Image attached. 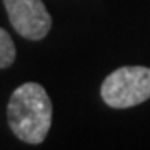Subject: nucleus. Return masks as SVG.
Returning <instances> with one entry per match:
<instances>
[{
    "label": "nucleus",
    "instance_id": "obj_1",
    "mask_svg": "<svg viewBox=\"0 0 150 150\" xmlns=\"http://www.w3.org/2000/svg\"><path fill=\"white\" fill-rule=\"evenodd\" d=\"M7 117L12 132L25 144H42L52 125V102L42 85L27 82L13 90Z\"/></svg>",
    "mask_w": 150,
    "mask_h": 150
},
{
    "label": "nucleus",
    "instance_id": "obj_2",
    "mask_svg": "<svg viewBox=\"0 0 150 150\" xmlns=\"http://www.w3.org/2000/svg\"><path fill=\"white\" fill-rule=\"evenodd\" d=\"M100 95L112 108H129L150 98V69L142 65H127L105 77Z\"/></svg>",
    "mask_w": 150,
    "mask_h": 150
},
{
    "label": "nucleus",
    "instance_id": "obj_3",
    "mask_svg": "<svg viewBox=\"0 0 150 150\" xmlns=\"http://www.w3.org/2000/svg\"><path fill=\"white\" fill-rule=\"evenodd\" d=\"M12 27L28 40H42L52 27V17L42 0H4Z\"/></svg>",
    "mask_w": 150,
    "mask_h": 150
},
{
    "label": "nucleus",
    "instance_id": "obj_4",
    "mask_svg": "<svg viewBox=\"0 0 150 150\" xmlns=\"http://www.w3.org/2000/svg\"><path fill=\"white\" fill-rule=\"evenodd\" d=\"M15 60V45L7 30L0 27V69L10 67Z\"/></svg>",
    "mask_w": 150,
    "mask_h": 150
}]
</instances>
